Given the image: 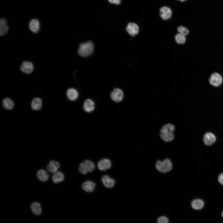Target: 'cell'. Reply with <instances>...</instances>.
Segmentation results:
<instances>
[{
	"label": "cell",
	"instance_id": "obj_30",
	"mask_svg": "<svg viewBox=\"0 0 223 223\" xmlns=\"http://www.w3.org/2000/svg\"><path fill=\"white\" fill-rule=\"evenodd\" d=\"M179 0V1H180L181 2H184L185 1H186V0Z\"/></svg>",
	"mask_w": 223,
	"mask_h": 223
},
{
	"label": "cell",
	"instance_id": "obj_18",
	"mask_svg": "<svg viewBox=\"0 0 223 223\" xmlns=\"http://www.w3.org/2000/svg\"><path fill=\"white\" fill-rule=\"evenodd\" d=\"M8 27L7 25L6 20L4 18H1L0 20V35L3 36L7 32Z\"/></svg>",
	"mask_w": 223,
	"mask_h": 223
},
{
	"label": "cell",
	"instance_id": "obj_23",
	"mask_svg": "<svg viewBox=\"0 0 223 223\" xmlns=\"http://www.w3.org/2000/svg\"><path fill=\"white\" fill-rule=\"evenodd\" d=\"M2 106L6 109L11 110L14 106V103L10 98H7L4 99L2 101Z\"/></svg>",
	"mask_w": 223,
	"mask_h": 223
},
{
	"label": "cell",
	"instance_id": "obj_2",
	"mask_svg": "<svg viewBox=\"0 0 223 223\" xmlns=\"http://www.w3.org/2000/svg\"><path fill=\"white\" fill-rule=\"evenodd\" d=\"M94 50V45L90 41L81 44L78 49L79 54L82 57H87L91 55Z\"/></svg>",
	"mask_w": 223,
	"mask_h": 223
},
{
	"label": "cell",
	"instance_id": "obj_25",
	"mask_svg": "<svg viewBox=\"0 0 223 223\" xmlns=\"http://www.w3.org/2000/svg\"><path fill=\"white\" fill-rule=\"evenodd\" d=\"M175 40L178 44H183L185 43L186 39L185 36L179 33L176 35Z\"/></svg>",
	"mask_w": 223,
	"mask_h": 223
},
{
	"label": "cell",
	"instance_id": "obj_24",
	"mask_svg": "<svg viewBox=\"0 0 223 223\" xmlns=\"http://www.w3.org/2000/svg\"><path fill=\"white\" fill-rule=\"evenodd\" d=\"M204 204L203 201L201 199H195L192 202L191 206L195 209L199 210L203 208Z\"/></svg>",
	"mask_w": 223,
	"mask_h": 223
},
{
	"label": "cell",
	"instance_id": "obj_29",
	"mask_svg": "<svg viewBox=\"0 0 223 223\" xmlns=\"http://www.w3.org/2000/svg\"><path fill=\"white\" fill-rule=\"evenodd\" d=\"M218 181L221 184L223 185V173H221L219 176Z\"/></svg>",
	"mask_w": 223,
	"mask_h": 223
},
{
	"label": "cell",
	"instance_id": "obj_12",
	"mask_svg": "<svg viewBox=\"0 0 223 223\" xmlns=\"http://www.w3.org/2000/svg\"><path fill=\"white\" fill-rule=\"evenodd\" d=\"M96 184L91 181H87L84 182L82 185V189L87 192H92L95 189Z\"/></svg>",
	"mask_w": 223,
	"mask_h": 223
},
{
	"label": "cell",
	"instance_id": "obj_14",
	"mask_svg": "<svg viewBox=\"0 0 223 223\" xmlns=\"http://www.w3.org/2000/svg\"><path fill=\"white\" fill-rule=\"evenodd\" d=\"M216 140L215 135L212 133H208L204 136L203 141L207 145L209 146L213 144Z\"/></svg>",
	"mask_w": 223,
	"mask_h": 223
},
{
	"label": "cell",
	"instance_id": "obj_11",
	"mask_svg": "<svg viewBox=\"0 0 223 223\" xmlns=\"http://www.w3.org/2000/svg\"><path fill=\"white\" fill-rule=\"evenodd\" d=\"M102 181L104 186L108 188L113 187L115 183V180L107 175L103 176Z\"/></svg>",
	"mask_w": 223,
	"mask_h": 223
},
{
	"label": "cell",
	"instance_id": "obj_13",
	"mask_svg": "<svg viewBox=\"0 0 223 223\" xmlns=\"http://www.w3.org/2000/svg\"><path fill=\"white\" fill-rule=\"evenodd\" d=\"M94 103L92 100L88 99L84 102L83 109L85 112H91L94 110Z\"/></svg>",
	"mask_w": 223,
	"mask_h": 223
},
{
	"label": "cell",
	"instance_id": "obj_7",
	"mask_svg": "<svg viewBox=\"0 0 223 223\" xmlns=\"http://www.w3.org/2000/svg\"><path fill=\"white\" fill-rule=\"evenodd\" d=\"M97 166L98 168L100 170L105 171L111 168L112 163L108 159H104L99 161Z\"/></svg>",
	"mask_w": 223,
	"mask_h": 223
},
{
	"label": "cell",
	"instance_id": "obj_19",
	"mask_svg": "<svg viewBox=\"0 0 223 223\" xmlns=\"http://www.w3.org/2000/svg\"><path fill=\"white\" fill-rule=\"evenodd\" d=\"M37 176L38 179L42 181H47L49 178V175L47 171L44 169H40L37 173Z\"/></svg>",
	"mask_w": 223,
	"mask_h": 223
},
{
	"label": "cell",
	"instance_id": "obj_15",
	"mask_svg": "<svg viewBox=\"0 0 223 223\" xmlns=\"http://www.w3.org/2000/svg\"><path fill=\"white\" fill-rule=\"evenodd\" d=\"M29 27L32 32L35 33H37L40 28L39 21L36 19L32 20L29 24Z\"/></svg>",
	"mask_w": 223,
	"mask_h": 223
},
{
	"label": "cell",
	"instance_id": "obj_10",
	"mask_svg": "<svg viewBox=\"0 0 223 223\" xmlns=\"http://www.w3.org/2000/svg\"><path fill=\"white\" fill-rule=\"evenodd\" d=\"M160 16L162 19L164 20L169 19L172 15L171 9L167 7H163L160 9Z\"/></svg>",
	"mask_w": 223,
	"mask_h": 223
},
{
	"label": "cell",
	"instance_id": "obj_9",
	"mask_svg": "<svg viewBox=\"0 0 223 223\" xmlns=\"http://www.w3.org/2000/svg\"><path fill=\"white\" fill-rule=\"evenodd\" d=\"M139 29L138 25L133 23H129L126 27V30L127 32L132 36L136 35L138 33Z\"/></svg>",
	"mask_w": 223,
	"mask_h": 223
},
{
	"label": "cell",
	"instance_id": "obj_6",
	"mask_svg": "<svg viewBox=\"0 0 223 223\" xmlns=\"http://www.w3.org/2000/svg\"><path fill=\"white\" fill-rule=\"evenodd\" d=\"M21 71L26 74H30L34 69V66L31 62L25 61L23 62L20 66Z\"/></svg>",
	"mask_w": 223,
	"mask_h": 223
},
{
	"label": "cell",
	"instance_id": "obj_22",
	"mask_svg": "<svg viewBox=\"0 0 223 223\" xmlns=\"http://www.w3.org/2000/svg\"><path fill=\"white\" fill-rule=\"evenodd\" d=\"M31 208L33 212L36 215H39L41 213L42 209L40 204L37 202L32 203Z\"/></svg>",
	"mask_w": 223,
	"mask_h": 223
},
{
	"label": "cell",
	"instance_id": "obj_28",
	"mask_svg": "<svg viewBox=\"0 0 223 223\" xmlns=\"http://www.w3.org/2000/svg\"><path fill=\"white\" fill-rule=\"evenodd\" d=\"M111 3L117 5L119 4L121 2V0H108Z\"/></svg>",
	"mask_w": 223,
	"mask_h": 223
},
{
	"label": "cell",
	"instance_id": "obj_16",
	"mask_svg": "<svg viewBox=\"0 0 223 223\" xmlns=\"http://www.w3.org/2000/svg\"><path fill=\"white\" fill-rule=\"evenodd\" d=\"M59 163L57 161L52 160L50 162L47 166V170L50 173H55L60 168Z\"/></svg>",
	"mask_w": 223,
	"mask_h": 223
},
{
	"label": "cell",
	"instance_id": "obj_5",
	"mask_svg": "<svg viewBox=\"0 0 223 223\" xmlns=\"http://www.w3.org/2000/svg\"><path fill=\"white\" fill-rule=\"evenodd\" d=\"M209 81L212 85L215 87H218L222 83V78L219 74L215 72L212 74L209 78Z\"/></svg>",
	"mask_w": 223,
	"mask_h": 223
},
{
	"label": "cell",
	"instance_id": "obj_17",
	"mask_svg": "<svg viewBox=\"0 0 223 223\" xmlns=\"http://www.w3.org/2000/svg\"><path fill=\"white\" fill-rule=\"evenodd\" d=\"M42 106V101L38 97L35 98L32 100L31 103V107L34 110H38L40 109Z\"/></svg>",
	"mask_w": 223,
	"mask_h": 223
},
{
	"label": "cell",
	"instance_id": "obj_31",
	"mask_svg": "<svg viewBox=\"0 0 223 223\" xmlns=\"http://www.w3.org/2000/svg\"><path fill=\"white\" fill-rule=\"evenodd\" d=\"M222 217H223V211L222 212Z\"/></svg>",
	"mask_w": 223,
	"mask_h": 223
},
{
	"label": "cell",
	"instance_id": "obj_27",
	"mask_svg": "<svg viewBox=\"0 0 223 223\" xmlns=\"http://www.w3.org/2000/svg\"><path fill=\"white\" fill-rule=\"evenodd\" d=\"M168 218L165 216H161L157 219V222L158 223H168Z\"/></svg>",
	"mask_w": 223,
	"mask_h": 223
},
{
	"label": "cell",
	"instance_id": "obj_26",
	"mask_svg": "<svg viewBox=\"0 0 223 223\" xmlns=\"http://www.w3.org/2000/svg\"><path fill=\"white\" fill-rule=\"evenodd\" d=\"M177 30L180 33L185 36L188 35L189 33L188 29L182 26L178 27L177 28Z\"/></svg>",
	"mask_w": 223,
	"mask_h": 223
},
{
	"label": "cell",
	"instance_id": "obj_21",
	"mask_svg": "<svg viewBox=\"0 0 223 223\" xmlns=\"http://www.w3.org/2000/svg\"><path fill=\"white\" fill-rule=\"evenodd\" d=\"M67 96L70 100L74 101L76 100L78 96L77 90L74 88H70L67 91Z\"/></svg>",
	"mask_w": 223,
	"mask_h": 223
},
{
	"label": "cell",
	"instance_id": "obj_3",
	"mask_svg": "<svg viewBox=\"0 0 223 223\" xmlns=\"http://www.w3.org/2000/svg\"><path fill=\"white\" fill-rule=\"evenodd\" d=\"M155 166L158 171L163 173L170 171L172 169V163L168 159H165L163 161H157Z\"/></svg>",
	"mask_w": 223,
	"mask_h": 223
},
{
	"label": "cell",
	"instance_id": "obj_8",
	"mask_svg": "<svg viewBox=\"0 0 223 223\" xmlns=\"http://www.w3.org/2000/svg\"><path fill=\"white\" fill-rule=\"evenodd\" d=\"M123 96L122 90L117 88L114 89L111 94V97L112 100L117 102L121 101L123 99Z\"/></svg>",
	"mask_w": 223,
	"mask_h": 223
},
{
	"label": "cell",
	"instance_id": "obj_4",
	"mask_svg": "<svg viewBox=\"0 0 223 223\" xmlns=\"http://www.w3.org/2000/svg\"><path fill=\"white\" fill-rule=\"evenodd\" d=\"M95 168L94 164L89 160H85L80 163L78 168L79 172L81 174L85 175L88 172H93Z\"/></svg>",
	"mask_w": 223,
	"mask_h": 223
},
{
	"label": "cell",
	"instance_id": "obj_1",
	"mask_svg": "<svg viewBox=\"0 0 223 223\" xmlns=\"http://www.w3.org/2000/svg\"><path fill=\"white\" fill-rule=\"evenodd\" d=\"M175 130V126L172 124L169 123L164 125L160 131V138L165 142L173 141L174 138L173 132Z\"/></svg>",
	"mask_w": 223,
	"mask_h": 223
},
{
	"label": "cell",
	"instance_id": "obj_20",
	"mask_svg": "<svg viewBox=\"0 0 223 223\" xmlns=\"http://www.w3.org/2000/svg\"><path fill=\"white\" fill-rule=\"evenodd\" d=\"M52 180L55 183H57L63 181L64 179V176L61 172L57 171L53 174L52 176Z\"/></svg>",
	"mask_w": 223,
	"mask_h": 223
}]
</instances>
